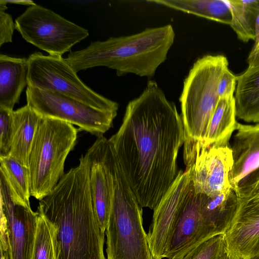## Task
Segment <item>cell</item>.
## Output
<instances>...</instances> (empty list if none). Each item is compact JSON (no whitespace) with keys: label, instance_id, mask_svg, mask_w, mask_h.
Segmentation results:
<instances>
[{"label":"cell","instance_id":"1","mask_svg":"<svg viewBox=\"0 0 259 259\" xmlns=\"http://www.w3.org/2000/svg\"><path fill=\"white\" fill-rule=\"evenodd\" d=\"M108 140L139 204L154 210L179 172L185 135L175 104L149 80L128 103L121 126Z\"/></svg>","mask_w":259,"mask_h":259},{"label":"cell","instance_id":"28","mask_svg":"<svg viewBox=\"0 0 259 259\" xmlns=\"http://www.w3.org/2000/svg\"><path fill=\"white\" fill-rule=\"evenodd\" d=\"M254 43L252 50H255L259 47V8L256 18L255 26Z\"/></svg>","mask_w":259,"mask_h":259},{"label":"cell","instance_id":"3","mask_svg":"<svg viewBox=\"0 0 259 259\" xmlns=\"http://www.w3.org/2000/svg\"><path fill=\"white\" fill-rule=\"evenodd\" d=\"M175 38L170 24L147 28L132 35L92 42L84 49L70 52L65 59L76 73L106 66L118 76L131 73L151 78L166 59Z\"/></svg>","mask_w":259,"mask_h":259},{"label":"cell","instance_id":"18","mask_svg":"<svg viewBox=\"0 0 259 259\" xmlns=\"http://www.w3.org/2000/svg\"><path fill=\"white\" fill-rule=\"evenodd\" d=\"M234 97L236 116L259 123V66L248 67L237 76Z\"/></svg>","mask_w":259,"mask_h":259},{"label":"cell","instance_id":"13","mask_svg":"<svg viewBox=\"0 0 259 259\" xmlns=\"http://www.w3.org/2000/svg\"><path fill=\"white\" fill-rule=\"evenodd\" d=\"M237 196L234 217L224 234L226 252L232 259H250L259 254V189Z\"/></svg>","mask_w":259,"mask_h":259},{"label":"cell","instance_id":"22","mask_svg":"<svg viewBox=\"0 0 259 259\" xmlns=\"http://www.w3.org/2000/svg\"><path fill=\"white\" fill-rule=\"evenodd\" d=\"M231 14L230 27L243 42L254 40L259 0H226Z\"/></svg>","mask_w":259,"mask_h":259},{"label":"cell","instance_id":"21","mask_svg":"<svg viewBox=\"0 0 259 259\" xmlns=\"http://www.w3.org/2000/svg\"><path fill=\"white\" fill-rule=\"evenodd\" d=\"M0 176L4 179L12 200L30 205V176L28 167L10 156H0Z\"/></svg>","mask_w":259,"mask_h":259},{"label":"cell","instance_id":"8","mask_svg":"<svg viewBox=\"0 0 259 259\" xmlns=\"http://www.w3.org/2000/svg\"><path fill=\"white\" fill-rule=\"evenodd\" d=\"M15 24L24 40L51 56H62L89 35L87 29L37 4L28 7Z\"/></svg>","mask_w":259,"mask_h":259},{"label":"cell","instance_id":"26","mask_svg":"<svg viewBox=\"0 0 259 259\" xmlns=\"http://www.w3.org/2000/svg\"><path fill=\"white\" fill-rule=\"evenodd\" d=\"M237 76L226 69L221 76L217 88L219 99L230 98L234 97L237 85Z\"/></svg>","mask_w":259,"mask_h":259},{"label":"cell","instance_id":"25","mask_svg":"<svg viewBox=\"0 0 259 259\" xmlns=\"http://www.w3.org/2000/svg\"><path fill=\"white\" fill-rule=\"evenodd\" d=\"M13 110L0 107V156L8 155L14 133Z\"/></svg>","mask_w":259,"mask_h":259},{"label":"cell","instance_id":"33","mask_svg":"<svg viewBox=\"0 0 259 259\" xmlns=\"http://www.w3.org/2000/svg\"><path fill=\"white\" fill-rule=\"evenodd\" d=\"M1 259H5L3 254L1 252Z\"/></svg>","mask_w":259,"mask_h":259},{"label":"cell","instance_id":"20","mask_svg":"<svg viewBox=\"0 0 259 259\" xmlns=\"http://www.w3.org/2000/svg\"><path fill=\"white\" fill-rule=\"evenodd\" d=\"M176 10L230 25L231 14L226 0H148Z\"/></svg>","mask_w":259,"mask_h":259},{"label":"cell","instance_id":"10","mask_svg":"<svg viewBox=\"0 0 259 259\" xmlns=\"http://www.w3.org/2000/svg\"><path fill=\"white\" fill-rule=\"evenodd\" d=\"M1 252L5 259H31L38 213L30 205L14 202L0 176Z\"/></svg>","mask_w":259,"mask_h":259},{"label":"cell","instance_id":"19","mask_svg":"<svg viewBox=\"0 0 259 259\" xmlns=\"http://www.w3.org/2000/svg\"><path fill=\"white\" fill-rule=\"evenodd\" d=\"M234 97L221 98L210 119L204 141L200 144L208 147L229 146V141L236 130L237 121Z\"/></svg>","mask_w":259,"mask_h":259},{"label":"cell","instance_id":"23","mask_svg":"<svg viewBox=\"0 0 259 259\" xmlns=\"http://www.w3.org/2000/svg\"><path fill=\"white\" fill-rule=\"evenodd\" d=\"M31 259H57L56 230L38 210Z\"/></svg>","mask_w":259,"mask_h":259},{"label":"cell","instance_id":"6","mask_svg":"<svg viewBox=\"0 0 259 259\" xmlns=\"http://www.w3.org/2000/svg\"><path fill=\"white\" fill-rule=\"evenodd\" d=\"M79 131L66 121L41 116L29 158L31 196L40 201L58 183L65 174V162L76 144Z\"/></svg>","mask_w":259,"mask_h":259},{"label":"cell","instance_id":"29","mask_svg":"<svg viewBox=\"0 0 259 259\" xmlns=\"http://www.w3.org/2000/svg\"><path fill=\"white\" fill-rule=\"evenodd\" d=\"M5 2L7 4H18V5H26V6H34L36 5L35 3H34L32 1H26V0H5Z\"/></svg>","mask_w":259,"mask_h":259},{"label":"cell","instance_id":"32","mask_svg":"<svg viewBox=\"0 0 259 259\" xmlns=\"http://www.w3.org/2000/svg\"><path fill=\"white\" fill-rule=\"evenodd\" d=\"M250 259H259V254L251 257Z\"/></svg>","mask_w":259,"mask_h":259},{"label":"cell","instance_id":"24","mask_svg":"<svg viewBox=\"0 0 259 259\" xmlns=\"http://www.w3.org/2000/svg\"><path fill=\"white\" fill-rule=\"evenodd\" d=\"M226 252L224 234L212 237L179 259H221Z\"/></svg>","mask_w":259,"mask_h":259},{"label":"cell","instance_id":"7","mask_svg":"<svg viewBox=\"0 0 259 259\" xmlns=\"http://www.w3.org/2000/svg\"><path fill=\"white\" fill-rule=\"evenodd\" d=\"M27 59L28 85L58 92L98 110L118 111L117 103L84 84L62 56H46L36 52Z\"/></svg>","mask_w":259,"mask_h":259},{"label":"cell","instance_id":"4","mask_svg":"<svg viewBox=\"0 0 259 259\" xmlns=\"http://www.w3.org/2000/svg\"><path fill=\"white\" fill-rule=\"evenodd\" d=\"M103 162L112 184L111 207L105 230L106 259H155L143 224V209L112 149Z\"/></svg>","mask_w":259,"mask_h":259},{"label":"cell","instance_id":"14","mask_svg":"<svg viewBox=\"0 0 259 259\" xmlns=\"http://www.w3.org/2000/svg\"><path fill=\"white\" fill-rule=\"evenodd\" d=\"M230 147L233 165L229 181L236 194L255 188L259 178V123L237 122Z\"/></svg>","mask_w":259,"mask_h":259},{"label":"cell","instance_id":"17","mask_svg":"<svg viewBox=\"0 0 259 259\" xmlns=\"http://www.w3.org/2000/svg\"><path fill=\"white\" fill-rule=\"evenodd\" d=\"M41 115L28 105L14 111V133L9 155L28 167L35 132Z\"/></svg>","mask_w":259,"mask_h":259},{"label":"cell","instance_id":"16","mask_svg":"<svg viewBox=\"0 0 259 259\" xmlns=\"http://www.w3.org/2000/svg\"><path fill=\"white\" fill-rule=\"evenodd\" d=\"M28 59L0 55V107L13 110L28 85Z\"/></svg>","mask_w":259,"mask_h":259},{"label":"cell","instance_id":"2","mask_svg":"<svg viewBox=\"0 0 259 259\" xmlns=\"http://www.w3.org/2000/svg\"><path fill=\"white\" fill-rule=\"evenodd\" d=\"M90 166L85 153L37 206L55 228L57 259H106L105 232L91 194Z\"/></svg>","mask_w":259,"mask_h":259},{"label":"cell","instance_id":"31","mask_svg":"<svg viewBox=\"0 0 259 259\" xmlns=\"http://www.w3.org/2000/svg\"><path fill=\"white\" fill-rule=\"evenodd\" d=\"M255 189H259V178L258 179V181L257 182L255 187L254 188Z\"/></svg>","mask_w":259,"mask_h":259},{"label":"cell","instance_id":"12","mask_svg":"<svg viewBox=\"0 0 259 259\" xmlns=\"http://www.w3.org/2000/svg\"><path fill=\"white\" fill-rule=\"evenodd\" d=\"M186 166L192 169L196 194L214 196L232 189L229 174L233 165L229 146L205 147L199 143L184 152Z\"/></svg>","mask_w":259,"mask_h":259},{"label":"cell","instance_id":"11","mask_svg":"<svg viewBox=\"0 0 259 259\" xmlns=\"http://www.w3.org/2000/svg\"><path fill=\"white\" fill-rule=\"evenodd\" d=\"M194 192L192 169L180 170L173 184L154 209L148 234L151 252L155 259L165 258L180 217Z\"/></svg>","mask_w":259,"mask_h":259},{"label":"cell","instance_id":"30","mask_svg":"<svg viewBox=\"0 0 259 259\" xmlns=\"http://www.w3.org/2000/svg\"><path fill=\"white\" fill-rule=\"evenodd\" d=\"M221 259H232V258L231 257H230L227 254V252H226Z\"/></svg>","mask_w":259,"mask_h":259},{"label":"cell","instance_id":"9","mask_svg":"<svg viewBox=\"0 0 259 259\" xmlns=\"http://www.w3.org/2000/svg\"><path fill=\"white\" fill-rule=\"evenodd\" d=\"M26 95L27 105L41 116L66 121L98 137L112 127L117 113L98 110L58 92L28 85Z\"/></svg>","mask_w":259,"mask_h":259},{"label":"cell","instance_id":"15","mask_svg":"<svg viewBox=\"0 0 259 259\" xmlns=\"http://www.w3.org/2000/svg\"><path fill=\"white\" fill-rule=\"evenodd\" d=\"M87 153L90 159V186L93 206L100 227L105 232L111 207V181L95 142Z\"/></svg>","mask_w":259,"mask_h":259},{"label":"cell","instance_id":"5","mask_svg":"<svg viewBox=\"0 0 259 259\" xmlns=\"http://www.w3.org/2000/svg\"><path fill=\"white\" fill-rule=\"evenodd\" d=\"M228 65L224 55H205L196 60L185 78L180 97L185 135L184 147L203 143L219 100L218 83Z\"/></svg>","mask_w":259,"mask_h":259},{"label":"cell","instance_id":"27","mask_svg":"<svg viewBox=\"0 0 259 259\" xmlns=\"http://www.w3.org/2000/svg\"><path fill=\"white\" fill-rule=\"evenodd\" d=\"M15 24L12 16L5 12L0 11V46L4 44L12 42Z\"/></svg>","mask_w":259,"mask_h":259}]
</instances>
